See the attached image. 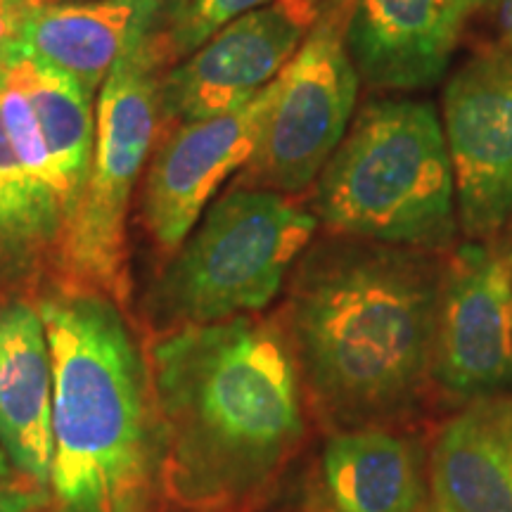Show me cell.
Listing matches in <instances>:
<instances>
[{"instance_id": "4fadbf2b", "label": "cell", "mask_w": 512, "mask_h": 512, "mask_svg": "<svg viewBox=\"0 0 512 512\" xmlns=\"http://www.w3.org/2000/svg\"><path fill=\"white\" fill-rule=\"evenodd\" d=\"M181 0H29L17 43L98 93L121 57L159 34Z\"/></svg>"}, {"instance_id": "8992f818", "label": "cell", "mask_w": 512, "mask_h": 512, "mask_svg": "<svg viewBox=\"0 0 512 512\" xmlns=\"http://www.w3.org/2000/svg\"><path fill=\"white\" fill-rule=\"evenodd\" d=\"M316 228V214L283 192L235 188L219 197L157 280V332L266 309Z\"/></svg>"}, {"instance_id": "ba28073f", "label": "cell", "mask_w": 512, "mask_h": 512, "mask_svg": "<svg viewBox=\"0 0 512 512\" xmlns=\"http://www.w3.org/2000/svg\"><path fill=\"white\" fill-rule=\"evenodd\" d=\"M441 126L456 178L458 223L489 240L512 223V50L486 46L444 88Z\"/></svg>"}, {"instance_id": "9a60e30c", "label": "cell", "mask_w": 512, "mask_h": 512, "mask_svg": "<svg viewBox=\"0 0 512 512\" xmlns=\"http://www.w3.org/2000/svg\"><path fill=\"white\" fill-rule=\"evenodd\" d=\"M427 479L432 512H512V392L472 399L441 427Z\"/></svg>"}, {"instance_id": "2e32d148", "label": "cell", "mask_w": 512, "mask_h": 512, "mask_svg": "<svg viewBox=\"0 0 512 512\" xmlns=\"http://www.w3.org/2000/svg\"><path fill=\"white\" fill-rule=\"evenodd\" d=\"M320 501L325 512H427L422 448L377 425L342 430L323 448Z\"/></svg>"}, {"instance_id": "8fae6325", "label": "cell", "mask_w": 512, "mask_h": 512, "mask_svg": "<svg viewBox=\"0 0 512 512\" xmlns=\"http://www.w3.org/2000/svg\"><path fill=\"white\" fill-rule=\"evenodd\" d=\"M280 91V76L238 110L188 121L162 145L145 181V226L174 254L223 183L249 164Z\"/></svg>"}, {"instance_id": "52a82bcc", "label": "cell", "mask_w": 512, "mask_h": 512, "mask_svg": "<svg viewBox=\"0 0 512 512\" xmlns=\"http://www.w3.org/2000/svg\"><path fill=\"white\" fill-rule=\"evenodd\" d=\"M358 79L337 22L318 17L280 74L278 98L247 164V188L283 195L309 188L354 121Z\"/></svg>"}, {"instance_id": "6da1fadb", "label": "cell", "mask_w": 512, "mask_h": 512, "mask_svg": "<svg viewBox=\"0 0 512 512\" xmlns=\"http://www.w3.org/2000/svg\"><path fill=\"white\" fill-rule=\"evenodd\" d=\"M145 363L164 501L178 512H245L264 501L306 432L287 330L254 313L159 330Z\"/></svg>"}, {"instance_id": "7a4b0ae2", "label": "cell", "mask_w": 512, "mask_h": 512, "mask_svg": "<svg viewBox=\"0 0 512 512\" xmlns=\"http://www.w3.org/2000/svg\"><path fill=\"white\" fill-rule=\"evenodd\" d=\"M444 268L430 252L351 240L297 275L287 337L304 387L344 430L413 406L434 366Z\"/></svg>"}, {"instance_id": "cb8c5ba5", "label": "cell", "mask_w": 512, "mask_h": 512, "mask_svg": "<svg viewBox=\"0 0 512 512\" xmlns=\"http://www.w3.org/2000/svg\"><path fill=\"white\" fill-rule=\"evenodd\" d=\"M34 512H60V510H57L55 505H53V508H50V505H48V508H41V510H34Z\"/></svg>"}, {"instance_id": "5b68a950", "label": "cell", "mask_w": 512, "mask_h": 512, "mask_svg": "<svg viewBox=\"0 0 512 512\" xmlns=\"http://www.w3.org/2000/svg\"><path fill=\"white\" fill-rule=\"evenodd\" d=\"M166 57L159 31L121 57L100 86L91 169L53 256L57 287L105 294L121 309L131 299L126 216L162 119Z\"/></svg>"}, {"instance_id": "277c9868", "label": "cell", "mask_w": 512, "mask_h": 512, "mask_svg": "<svg viewBox=\"0 0 512 512\" xmlns=\"http://www.w3.org/2000/svg\"><path fill=\"white\" fill-rule=\"evenodd\" d=\"M316 219L339 238L437 252L460 228L439 112L411 98L373 100L318 174Z\"/></svg>"}, {"instance_id": "3957f363", "label": "cell", "mask_w": 512, "mask_h": 512, "mask_svg": "<svg viewBox=\"0 0 512 512\" xmlns=\"http://www.w3.org/2000/svg\"><path fill=\"white\" fill-rule=\"evenodd\" d=\"M53 361L50 494L60 512H155L159 444L145 349L126 309L55 287L36 302Z\"/></svg>"}, {"instance_id": "5bb4252c", "label": "cell", "mask_w": 512, "mask_h": 512, "mask_svg": "<svg viewBox=\"0 0 512 512\" xmlns=\"http://www.w3.org/2000/svg\"><path fill=\"white\" fill-rule=\"evenodd\" d=\"M0 448L17 472L50 489L53 361L41 313L27 299L0 302Z\"/></svg>"}, {"instance_id": "603a6c76", "label": "cell", "mask_w": 512, "mask_h": 512, "mask_svg": "<svg viewBox=\"0 0 512 512\" xmlns=\"http://www.w3.org/2000/svg\"><path fill=\"white\" fill-rule=\"evenodd\" d=\"M10 470H15V467L10 465L8 456H5V451H3V448H0V475H3V472H10Z\"/></svg>"}, {"instance_id": "9c48e42d", "label": "cell", "mask_w": 512, "mask_h": 512, "mask_svg": "<svg viewBox=\"0 0 512 512\" xmlns=\"http://www.w3.org/2000/svg\"><path fill=\"white\" fill-rule=\"evenodd\" d=\"M316 22L313 0H271L228 22L162 76V119L188 124L252 102L283 74Z\"/></svg>"}, {"instance_id": "7402d4cb", "label": "cell", "mask_w": 512, "mask_h": 512, "mask_svg": "<svg viewBox=\"0 0 512 512\" xmlns=\"http://www.w3.org/2000/svg\"><path fill=\"white\" fill-rule=\"evenodd\" d=\"M477 5H484L489 10L491 19L501 29L505 43L512 50V0H477Z\"/></svg>"}, {"instance_id": "30bf717a", "label": "cell", "mask_w": 512, "mask_h": 512, "mask_svg": "<svg viewBox=\"0 0 512 512\" xmlns=\"http://www.w3.org/2000/svg\"><path fill=\"white\" fill-rule=\"evenodd\" d=\"M432 375L456 396L512 392V245L470 240L444 268Z\"/></svg>"}, {"instance_id": "ffe728a7", "label": "cell", "mask_w": 512, "mask_h": 512, "mask_svg": "<svg viewBox=\"0 0 512 512\" xmlns=\"http://www.w3.org/2000/svg\"><path fill=\"white\" fill-rule=\"evenodd\" d=\"M48 505H53L48 486L17 470L0 475V512H34Z\"/></svg>"}, {"instance_id": "d6986e66", "label": "cell", "mask_w": 512, "mask_h": 512, "mask_svg": "<svg viewBox=\"0 0 512 512\" xmlns=\"http://www.w3.org/2000/svg\"><path fill=\"white\" fill-rule=\"evenodd\" d=\"M271 0H181L162 29L169 55L185 57L209 41L216 31Z\"/></svg>"}, {"instance_id": "7c38bea8", "label": "cell", "mask_w": 512, "mask_h": 512, "mask_svg": "<svg viewBox=\"0 0 512 512\" xmlns=\"http://www.w3.org/2000/svg\"><path fill=\"white\" fill-rule=\"evenodd\" d=\"M475 5L477 0H356L344 41L358 76L382 91L434 86Z\"/></svg>"}, {"instance_id": "ac0fdd59", "label": "cell", "mask_w": 512, "mask_h": 512, "mask_svg": "<svg viewBox=\"0 0 512 512\" xmlns=\"http://www.w3.org/2000/svg\"><path fill=\"white\" fill-rule=\"evenodd\" d=\"M67 216L55 197L34 183L0 119V275H24L53 259Z\"/></svg>"}, {"instance_id": "d4e9b609", "label": "cell", "mask_w": 512, "mask_h": 512, "mask_svg": "<svg viewBox=\"0 0 512 512\" xmlns=\"http://www.w3.org/2000/svg\"><path fill=\"white\" fill-rule=\"evenodd\" d=\"M427 512H432V510H427Z\"/></svg>"}, {"instance_id": "e0dca14e", "label": "cell", "mask_w": 512, "mask_h": 512, "mask_svg": "<svg viewBox=\"0 0 512 512\" xmlns=\"http://www.w3.org/2000/svg\"><path fill=\"white\" fill-rule=\"evenodd\" d=\"M0 69L22 86L34 107L57 181H60L64 204L69 209V219H72L93 159V95L72 76L53 64L38 60L19 43L0 55Z\"/></svg>"}, {"instance_id": "44dd1931", "label": "cell", "mask_w": 512, "mask_h": 512, "mask_svg": "<svg viewBox=\"0 0 512 512\" xmlns=\"http://www.w3.org/2000/svg\"><path fill=\"white\" fill-rule=\"evenodd\" d=\"M29 0H0V55L17 43L19 22Z\"/></svg>"}]
</instances>
